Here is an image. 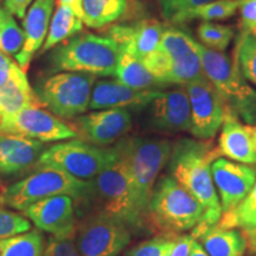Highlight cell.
Here are the masks:
<instances>
[{
	"label": "cell",
	"instance_id": "42",
	"mask_svg": "<svg viewBox=\"0 0 256 256\" xmlns=\"http://www.w3.org/2000/svg\"><path fill=\"white\" fill-rule=\"evenodd\" d=\"M57 4H62L69 6L70 8L75 12L78 17L83 19V14H82V0H57Z\"/></svg>",
	"mask_w": 256,
	"mask_h": 256
},
{
	"label": "cell",
	"instance_id": "18",
	"mask_svg": "<svg viewBox=\"0 0 256 256\" xmlns=\"http://www.w3.org/2000/svg\"><path fill=\"white\" fill-rule=\"evenodd\" d=\"M165 28L164 24L147 19L114 25L108 31V37L116 42L121 51L144 60L158 49Z\"/></svg>",
	"mask_w": 256,
	"mask_h": 256
},
{
	"label": "cell",
	"instance_id": "31",
	"mask_svg": "<svg viewBox=\"0 0 256 256\" xmlns=\"http://www.w3.org/2000/svg\"><path fill=\"white\" fill-rule=\"evenodd\" d=\"M243 78L256 86V34L242 32L236 46V58Z\"/></svg>",
	"mask_w": 256,
	"mask_h": 256
},
{
	"label": "cell",
	"instance_id": "35",
	"mask_svg": "<svg viewBox=\"0 0 256 256\" xmlns=\"http://www.w3.org/2000/svg\"><path fill=\"white\" fill-rule=\"evenodd\" d=\"M30 229V220L16 211L8 209L0 194V238L26 232Z\"/></svg>",
	"mask_w": 256,
	"mask_h": 256
},
{
	"label": "cell",
	"instance_id": "7",
	"mask_svg": "<svg viewBox=\"0 0 256 256\" xmlns=\"http://www.w3.org/2000/svg\"><path fill=\"white\" fill-rule=\"evenodd\" d=\"M60 194L78 200H94L92 182L75 178L58 168H38L23 180L6 188L2 197L6 206L24 211L38 200Z\"/></svg>",
	"mask_w": 256,
	"mask_h": 256
},
{
	"label": "cell",
	"instance_id": "5",
	"mask_svg": "<svg viewBox=\"0 0 256 256\" xmlns=\"http://www.w3.org/2000/svg\"><path fill=\"white\" fill-rule=\"evenodd\" d=\"M200 203L171 174L156 180L150 203L148 220L162 235L177 236L194 230L203 218Z\"/></svg>",
	"mask_w": 256,
	"mask_h": 256
},
{
	"label": "cell",
	"instance_id": "46",
	"mask_svg": "<svg viewBox=\"0 0 256 256\" xmlns=\"http://www.w3.org/2000/svg\"><path fill=\"white\" fill-rule=\"evenodd\" d=\"M0 2H2V0H0Z\"/></svg>",
	"mask_w": 256,
	"mask_h": 256
},
{
	"label": "cell",
	"instance_id": "1",
	"mask_svg": "<svg viewBox=\"0 0 256 256\" xmlns=\"http://www.w3.org/2000/svg\"><path fill=\"white\" fill-rule=\"evenodd\" d=\"M220 156V150L208 140L182 138L172 145L168 162V174L183 185L204 210L200 223L192 230L191 235L194 238L204 230L218 224L222 218V208L211 176V164Z\"/></svg>",
	"mask_w": 256,
	"mask_h": 256
},
{
	"label": "cell",
	"instance_id": "20",
	"mask_svg": "<svg viewBox=\"0 0 256 256\" xmlns=\"http://www.w3.org/2000/svg\"><path fill=\"white\" fill-rule=\"evenodd\" d=\"M54 8L55 0H34L23 18L24 44L22 50L16 55V60L25 72L34 54L46 42Z\"/></svg>",
	"mask_w": 256,
	"mask_h": 256
},
{
	"label": "cell",
	"instance_id": "15",
	"mask_svg": "<svg viewBox=\"0 0 256 256\" xmlns=\"http://www.w3.org/2000/svg\"><path fill=\"white\" fill-rule=\"evenodd\" d=\"M211 176L222 212L226 214L235 209L250 192L256 182V168L252 165L217 158L211 164Z\"/></svg>",
	"mask_w": 256,
	"mask_h": 256
},
{
	"label": "cell",
	"instance_id": "3",
	"mask_svg": "<svg viewBox=\"0 0 256 256\" xmlns=\"http://www.w3.org/2000/svg\"><path fill=\"white\" fill-rule=\"evenodd\" d=\"M120 46L108 36L81 34L60 43L49 57L52 72H72L96 78L115 76Z\"/></svg>",
	"mask_w": 256,
	"mask_h": 256
},
{
	"label": "cell",
	"instance_id": "8",
	"mask_svg": "<svg viewBox=\"0 0 256 256\" xmlns=\"http://www.w3.org/2000/svg\"><path fill=\"white\" fill-rule=\"evenodd\" d=\"M132 178L138 209L147 222L153 188L159 174L168 162L172 144L154 138L130 136L121 139Z\"/></svg>",
	"mask_w": 256,
	"mask_h": 256
},
{
	"label": "cell",
	"instance_id": "36",
	"mask_svg": "<svg viewBox=\"0 0 256 256\" xmlns=\"http://www.w3.org/2000/svg\"><path fill=\"white\" fill-rule=\"evenodd\" d=\"M176 241V236L160 235L144 241L130 249L126 256H168Z\"/></svg>",
	"mask_w": 256,
	"mask_h": 256
},
{
	"label": "cell",
	"instance_id": "30",
	"mask_svg": "<svg viewBox=\"0 0 256 256\" xmlns=\"http://www.w3.org/2000/svg\"><path fill=\"white\" fill-rule=\"evenodd\" d=\"M24 44V31L19 26L14 14L0 5V51L6 56H14Z\"/></svg>",
	"mask_w": 256,
	"mask_h": 256
},
{
	"label": "cell",
	"instance_id": "44",
	"mask_svg": "<svg viewBox=\"0 0 256 256\" xmlns=\"http://www.w3.org/2000/svg\"><path fill=\"white\" fill-rule=\"evenodd\" d=\"M249 130H250L252 139H254V142L256 145V124H255V126H249Z\"/></svg>",
	"mask_w": 256,
	"mask_h": 256
},
{
	"label": "cell",
	"instance_id": "12",
	"mask_svg": "<svg viewBox=\"0 0 256 256\" xmlns=\"http://www.w3.org/2000/svg\"><path fill=\"white\" fill-rule=\"evenodd\" d=\"M191 108L192 136L210 140L222 127L226 106L217 89L206 76L184 86Z\"/></svg>",
	"mask_w": 256,
	"mask_h": 256
},
{
	"label": "cell",
	"instance_id": "29",
	"mask_svg": "<svg viewBox=\"0 0 256 256\" xmlns=\"http://www.w3.org/2000/svg\"><path fill=\"white\" fill-rule=\"evenodd\" d=\"M44 236L40 229L0 238V256H43Z\"/></svg>",
	"mask_w": 256,
	"mask_h": 256
},
{
	"label": "cell",
	"instance_id": "40",
	"mask_svg": "<svg viewBox=\"0 0 256 256\" xmlns=\"http://www.w3.org/2000/svg\"><path fill=\"white\" fill-rule=\"evenodd\" d=\"M32 2L34 0H4V8L14 17L23 19Z\"/></svg>",
	"mask_w": 256,
	"mask_h": 256
},
{
	"label": "cell",
	"instance_id": "4",
	"mask_svg": "<svg viewBox=\"0 0 256 256\" xmlns=\"http://www.w3.org/2000/svg\"><path fill=\"white\" fill-rule=\"evenodd\" d=\"M196 43L197 40L180 28L166 26L159 48L144 60V64L166 87H184L204 76Z\"/></svg>",
	"mask_w": 256,
	"mask_h": 256
},
{
	"label": "cell",
	"instance_id": "27",
	"mask_svg": "<svg viewBox=\"0 0 256 256\" xmlns=\"http://www.w3.org/2000/svg\"><path fill=\"white\" fill-rule=\"evenodd\" d=\"M218 226L240 229L254 247L256 242V182L250 192L235 209L223 214Z\"/></svg>",
	"mask_w": 256,
	"mask_h": 256
},
{
	"label": "cell",
	"instance_id": "6",
	"mask_svg": "<svg viewBox=\"0 0 256 256\" xmlns=\"http://www.w3.org/2000/svg\"><path fill=\"white\" fill-rule=\"evenodd\" d=\"M204 76L222 96L226 107L246 124H256V90L247 84L236 62L223 52L196 43Z\"/></svg>",
	"mask_w": 256,
	"mask_h": 256
},
{
	"label": "cell",
	"instance_id": "38",
	"mask_svg": "<svg viewBox=\"0 0 256 256\" xmlns=\"http://www.w3.org/2000/svg\"><path fill=\"white\" fill-rule=\"evenodd\" d=\"M242 32L256 34V0H241Z\"/></svg>",
	"mask_w": 256,
	"mask_h": 256
},
{
	"label": "cell",
	"instance_id": "39",
	"mask_svg": "<svg viewBox=\"0 0 256 256\" xmlns=\"http://www.w3.org/2000/svg\"><path fill=\"white\" fill-rule=\"evenodd\" d=\"M194 241V238L188 234L176 236V241L168 256H188L192 247V243Z\"/></svg>",
	"mask_w": 256,
	"mask_h": 256
},
{
	"label": "cell",
	"instance_id": "14",
	"mask_svg": "<svg viewBox=\"0 0 256 256\" xmlns=\"http://www.w3.org/2000/svg\"><path fill=\"white\" fill-rule=\"evenodd\" d=\"M132 115L126 108L101 110L80 115L74 121L81 140L98 147L118 142L132 128Z\"/></svg>",
	"mask_w": 256,
	"mask_h": 256
},
{
	"label": "cell",
	"instance_id": "37",
	"mask_svg": "<svg viewBox=\"0 0 256 256\" xmlns=\"http://www.w3.org/2000/svg\"><path fill=\"white\" fill-rule=\"evenodd\" d=\"M43 256H81L72 238H50Z\"/></svg>",
	"mask_w": 256,
	"mask_h": 256
},
{
	"label": "cell",
	"instance_id": "19",
	"mask_svg": "<svg viewBox=\"0 0 256 256\" xmlns=\"http://www.w3.org/2000/svg\"><path fill=\"white\" fill-rule=\"evenodd\" d=\"M162 90L148 89L136 90L118 80L96 81L92 87L89 108L92 110H112V108H133L145 110L150 102L154 100Z\"/></svg>",
	"mask_w": 256,
	"mask_h": 256
},
{
	"label": "cell",
	"instance_id": "13",
	"mask_svg": "<svg viewBox=\"0 0 256 256\" xmlns=\"http://www.w3.org/2000/svg\"><path fill=\"white\" fill-rule=\"evenodd\" d=\"M0 133L28 138L42 142H60L78 136L72 127L60 118L42 110L40 106L26 107L0 122Z\"/></svg>",
	"mask_w": 256,
	"mask_h": 256
},
{
	"label": "cell",
	"instance_id": "16",
	"mask_svg": "<svg viewBox=\"0 0 256 256\" xmlns=\"http://www.w3.org/2000/svg\"><path fill=\"white\" fill-rule=\"evenodd\" d=\"M146 124L159 132L190 130L191 108L185 88L160 92L145 108Z\"/></svg>",
	"mask_w": 256,
	"mask_h": 256
},
{
	"label": "cell",
	"instance_id": "45",
	"mask_svg": "<svg viewBox=\"0 0 256 256\" xmlns=\"http://www.w3.org/2000/svg\"><path fill=\"white\" fill-rule=\"evenodd\" d=\"M254 248H255V256H256V242H255V244H254Z\"/></svg>",
	"mask_w": 256,
	"mask_h": 256
},
{
	"label": "cell",
	"instance_id": "32",
	"mask_svg": "<svg viewBox=\"0 0 256 256\" xmlns=\"http://www.w3.org/2000/svg\"><path fill=\"white\" fill-rule=\"evenodd\" d=\"M212 2L215 0H158L162 17L172 24L190 22L194 10Z\"/></svg>",
	"mask_w": 256,
	"mask_h": 256
},
{
	"label": "cell",
	"instance_id": "21",
	"mask_svg": "<svg viewBox=\"0 0 256 256\" xmlns=\"http://www.w3.org/2000/svg\"><path fill=\"white\" fill-rule=\"evenodd\" d=\"M218 150L220 154L232 162L256 164V145L249 126H244L228 107L220 127Z\"/></svg>",
	"mask_w": 256,
	"mask_h": 256
},
{
	"label": "cell",
	"instance_id": "33",
	"mask_svg": "<svg viewBox=\"0 0 256 256\" xmlns=\"http://www.w3.org/2000/svg\"><path fill=\"white\" fill-rule=\"evenodd\" d=\"M197 32L203 46L220 52L228 49L234 38V30L232 28L212 22H203Z\"/></svg>",
	"mask_w": 256,
	"mask_h": 256
},
{
	"label": "cell",
	"instance_id": "34",
	"mask_svg": "<svg viewBox=\"0 0 256 256\" xmlns=\"http://www.w3.org/2000/svg\"><path fill=\"white\" fill-rule=\"evenodd\" d=\"M241 5V0H215L209 4L194 10L191 14L192 19H202L204 22L226 20L236 14Z\"/></svg>",
	"mask_w": 256,
	"mask_h": 256
},
{
	"label": "cell",
	"instance_id": "10",
	"mask_svg": "<svg viewBox=\"0 0 256 256\" xmlns=\"http://www.w3.org/2000/svg\"><path fill=\"white\" fill-rule=\"evenodd\" d=\"M112 154V147L104 148L76 139L44 150L36 166L58 168L82 180H92L108 165Z\"/></svg>",
	"mask_w": 256,
	"mask_h": 256
},
{
	"label": "cell",
	"instance_id": "2",
	"mask_svg": "<svg viewBox=\"0 0 256 256\" xmlns=\"http://www.w3.org/2000/svg\"><path fill=\"white\" fill-rule=\"evenodd\" d=\"M110 162L92 179L94 200L100 211L121 220L130 230L145 228L146 220L138 209L132 178L121 139L112 147Z\"/></svg>",
	"mask_w": 256,
	"mask_h": 256
},
{
	"label": "cell",
	"instance_id": "25",
	"mask_svg": "<svg viewBox=\"0 0 256 256\" xmlns=\"http://www.w3.org/2000/svg\"><path fill=\"white\" fill-rule=\"evenodd\" d=\"M115 78L127 87L136 90H148V89L162 90V88H166V86L160 83L146 68L142 60L124 51H120Z\"/></svg>",
	"mask_w": 256,
	"mask_h": 256
},
{
	"label": "cell",
	"instance_id": "11",
	"mask_svg": "<svg viewBox=\"0 0 256 256\" xmlns=\"http://www.w3.org/2000/svg\"><path fill=\"white\" fill-rule=\"evenodd\" d=\"M74 235L81 256H118L132 238L126 224L100 210L86 217Z\"/></svg>",
	"mask_w": 256,
	"mask_h": 256
},
{
	"label": "cell",
	"instance_id": "9",
	"mask_svg": "<svg viewBox=\"0 0 256 256\" xmlns=\"http://www.w3.org/2000/svg\"><path fill=\"white\" fill-rule=\"evenodd\" d=\"M96 76L62 72L40 80L34 87L38 102L60 119H74L86 113L90 104Z\"/></svg>",
	"mask_w": 256,
	"mask_h": 256
},
{
	"label": "cell",
	"instance_id": "28",
	"mask_svg": "<svg viewBox=\"0 0 256 256\" xmlns=\"http://www.w3.org/2000/svg\"><path fill=\"white\" fill-rule=\"evenodd\" d=\"M127 8V0H82L83 23L101 28L116 22Z\"/></svg>",
	"mask_w": 256,
	"mask_h": 256
},
{
	"label": "cell",
	"instance_id": "23",
	"mask_svg": "<svg viewBox=\"0 0 256 256\" xmlns=\"http://www.w3.org/2000/svg\"><path fill=\"white\" fill-rule=\"evenodd\" d=\"M31 106H40L26 72L17 66L11 78L0 86V122Z\"/></svg>",
	"mask_w": 256,
	"mask_h": 256
},
{
	"label": "cell",
	"instance_id": "17",
	"mask_svg": "<svg viewBox=\"0 0 256 256\" xmlns=\"http://www.w3.org/2000/svg\"><path fill=\"white\" fill-rule=\"evenodd\" d=\"M37 229L57 238H72L76 232V215L72 197L60 194L38 200L24 211Z\"/></svg>",
	"mask_w": 256,
	"mask_h": 256
},
{
	"label": "cell",
	"instance_id": "26",
	"mask_svg": "<svg viewBox=\"0 0 256 256\" xmlns=\"http://www.w3.org/2000/svg\"><path fill=\"white\" fill-rule=\"evenodd\" d=\"M83 28V19L78 17L69 6L57 4L49 25L46 42L43 44V51L54 49L64 40L76 36Z\"/></svg>",
	"mask_w": 256,
	"mask_h": 256
},
{
	"label": "cell",
	"instance_id": "24",
	"mask_svg": "<svg viewBox=\"0 0 256 256\" xmlns=\"http://www.w3.org/2000/svg\"><path fill=\"white\" fill-rule=\"evenodd\" d=\"M196 240L210 256H244L248 246L241 230L218 224L204 230Z\"/></svg>",
	"mask_w": 256,
	"mask_h": 256
},
{
	"label": "cell",
	"instance_id": "41",
	"mask_svg": "<svg viewBox=\"0 0 256 256\" xmlns=\"http://www.w3.org/2000/svg\"><path fill=\"white\" fill-rule=\"evenodd\" d=\"M17 66V62L12 60L8 56H6L5 54L0 51V86L5 84L8 81Z\"/></svg>",
	"mask_w": 256,
	"mask_h": 256
},
{
	"label": "cell",
	"instance_id": "43",
	"mask_svg": "<svg viewBox=\"0 0 256 256\" xmlns=\"http://www.w3.org/2000/svg\"><path fill=\"white\" fill-rule=\"evenodd\" d=\"M188 256H210L208 252L204 250V248L202 247V244L200 242L197 241L196 238H194V243H192V247H191V250H190V254Z\"/></svg>",
	"mask_w": 256,
	"mask_h": 256
},
{
	"label": "cell",
	"instance_id": "22",
	"mask_svg": "<svg viewBox=\"0 0 256 256\" xmlns=\"http://www.w3.org/2000/svg\"><path fill=\"white\" fill-rule=\"evenodd\" d=\"M44 142L0 133V174L14 176L37 164Z\"/></svg>",
	"mask_w": 256,
	"mask_h": 256
}]
</instances>
